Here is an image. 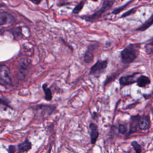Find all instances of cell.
Here are the masks:
<instances>
[{"mask_svg":"<svg viewBox=\"0 0 153 153\" xmlns=\"http://www.w3.org/2000/svg\"><path fill=\"white\" fill-rule=\"evenodd\" d=\"M140 115L136 114L135 115H131L130 118L129 122V129L127 133L126 134V139H128L131 134L137 131L138 127V120Z\"/></svg>","mask_w":153,"mask_h":153,"instance_id":"7","label":"cell"},{"mask_svg":"<svg viewBox=\"0 0 153 153\" xmlns=\"http://www.w3.org/2000/svg\"><path fill=\"white\" fill-rule=\"evenodd\" d=\"M151 126V121L149 115H140L138 120L139 130L146 131L149 129Z\"/></svg>","mask_w":153,"mask_h":153,"instance_id":"9","label":"cell"},{"mask_svg":"<svg viewBox=\"0 0 153 153\" xmlns=\"http://www.w3.org/2000/svg\"><path fill=\"white\" fill-rule=\"evenodd\" d=\"M8 152L10 153H13L16 152V146L14 145H10L8 148Z\"/></svg>","mask_w":153,"mask_h":153,"instance_id":"24","label":"cell"},{"mask_svg":"<svg viewBox=\"0 0 153 153\" xmlns=\"http://www.w3.org/2000/svg\"><path fill=\"white\" fill-rule=\"evenodd\" d=\"M35 114L41 117H45L50 115L56 109L54 105L40 104L33 106L32 108Z\"/></svg>","mask_w":153,"mask_h":153,"instance_id":"3","label":"cell"},{"mask_svg":"<svg viewBox=\"0 0 153 153\" xmlns=\"http://www.w3.org/2000/svg\"><path fill=\"white\" fill-rule=\"evenodd\" d=\"M136 8H133L130 9V10H128V11H127V12H126L125 13H124V14L121 16L120 18L126 17H127V16H130V15H131V14L134 13L135 11H136Z\"/></svg>","mask_w":153,"mask_h":153,"instance_id":"23","label":"cell"},{"mask_svg":"<svg viewBox=\"0 0 153 153\" xmlns=\"http://www.w3.org/2000/svg\"><path fill=\"white\" fill-rule=\"evenodd\" d=\"M131 146L133 148V149H134L135 152L137 153H140L142 152V147L140 146V145L135 140H133L131 142Z\"/></svg>","mask_w":153,"mask_h":153,"instance_id":"19","label":"cell"},{"mask_svg":"<svg viewBox=\"0 0 153 153\" xmlns=\"http://www.w3.org/2000/svg\"><path fill=\"white\" fill-rule=\"evenodd\" d=\"M11 78L9 68L5 65H0V82L4 85H10L11 84Z\"/></svg>","mask_w":153,"mask_h":153,"instance_id":"6","label":"cell"},{"mask_svg":"<svg viewBox=\"0 0 153 153\" xmlns=\"http://www.w3.org/2000/svg\"><path fill=\"white\" fill-rule=\"evenodd\" d=\"M121 1H123V0H121Z\"/></svg>","mask_w":153,"mask_h":153,"instance_id":"28","label":"cell"},{"mask_svg":"<svg viewBox=\"0 0 153 153\" xmlns=\"http://www.w3.org/2000/svg\"><path fill=\"white\" fill-rule=\"evenodd\" d=\"M115 0H104L103 1L101 7L98 10H97L96 11H95V13L90 16H84L82 18L85 21L89 22H93L97 20L100 17H101L104 13H105L112 7L115 2Z\"/></svg>","mask_w":153,"mask_h":153,"instance_id":"2","label":"cell"},{"mask_svg":"<svg viewBox=\"0 0 153 153\" xmlns=\"http://www.w3.org/2000/svg\"><path fill=\"white\" fill-rule=\"evenodd\" d=\"M98 44L97 43L91 44L88 45L84 55V60L86 63H90L94 59V51L97 48Z\"/></svg>","mask_w":153,"mask_h":153,"instance_id":"10","label":"cell"},{"mask_svg":"<svg viewBox=\"0 0 153 153\" xmlns=\"http://www.w3.org/2000/svg\"><path fill=\"white\" fill-rule=\"evenodd\" d=\"M145 50L146 53L148 54L153 53V37L146 42L145 45Z\"/></svg>","mask_w":153,"mask_h":153,"instance_id":"17","label":"cell"},{"mask_svg":"<svg viewBox=\"0 0 153 153\" xmlns=\"http://www.w3.org/2000/svg\"><path fill=\"white\" fill-rule=\"evenodd\" d=\"M10 102L7 99L4 98V97H0V105H2L6 107H8L9 108H12L9 104Z\"/></svg>","mask_w":153,"mask_h":153,"instance_id":"22","label":"cell"},{"mask_svg":"<svg viewBox=\"0 0 153 153\" xmlns=\"http://www.w3.org/2000/svg\"><path fill=\"white\" fill-rule=\"evenodd\" d=\"M42 89L44 90L45 94V99L47 101H50L52 99V92L49 87H47V84L46 83L42 85Z\"/></svg>","mask_w":153,"mask_h":153,"instance_id":"16","label":"cell"},{"mask_svg":"<svg viewBox=\"0 0 153 153\" xmlns=\"http://www.w3.org/2000/svg\"><path fill=\"white\" fill-rule=\"evenodd\" d=\"M91 1H94V2H97L98 0H91Z\"/></svg>","mask_w":153,"mask_h":153,"instance_id":"26","label":"cell"},{"mask_svg":"<svg viewBox=\"0 0 153 153\" xmlns=\"http://www.w3.org/2000/svg\"><path fill=\"white\" fill-rule=\"evenodd\" d=\"M13 35L14 37L16 39H20L22 36V30H21V28L20 27H16V28H13L12 29H11L10 30Z\"/></svg>","mask_w":153,"mask_h":153,"instance_id":"18","label":"cell"},{"mask_svg":"<svg viewBox=\"0 0 153 153\" xmlns=\"http://www.w3.org/2000/svg\"><path fill=\"white\" fill-rule=\"evenodd\" d=\"M153 25V14L150 16V17L147 19L143 24H142L139 27L136 29V30L143 32L148 29Z\"/></svg>","mask_w":153,"mask_h":153,"instance_id":"15","label":"cell"},{"mask_svg":"<svg viewBox=\"0 0 153 153\" xmlns=\"http://www.w3.org/2000/svg\"><path fill=\"white\" fill-rule=\"evenodd\" d=\"M18 151L20 152H26L29 151L32 148L31 142L27 139H26L25 141L22 143H20L18 145Z\"/></svg>","mask_w":153,"mask_h":153,"instance_id":"14","label":"cell"},{"mask_svg":"<svg viewBox=\"0 0 153 153\" xmlns=\"http://www.w3.org/2000/svg\"><path fill=\"white\" fill-rule=\"evenodd\" d=\"M89 129H90V142L92 145H94L99 135L98 126L96 124L93 123H91L89 124Z\"/></svg>","mask_w":153,"mask_h":153,"instance_id":"11","label":"cell"},{"mask_svg":"<svg viewBox=\"0 0 153 153\" xmlns=\"http://www.w3.org/2000/svg\"><path fill=\"white\" fill-rule=\"evenodd\" d=\"M30 62L27 60V59L22 58L20 59V61L19 63V72H18V78L20 80H23L27 74L28 71V68L29 66Z\"/></svg>","mask_w":153,"mask_h":153,"instance_id":"8","label":"cell"},{"mask_svg":"<svg viewBox=\"0 0 153 153\" xmlns=\"http://www.w3.org/2000/svg\"><path fill=\"white\" fill-rule=\"evenodd\" d=\"M29 1H31L32 3H33L34 4H36V5H38L41 1V0H29Z\"/></svg>","mask_w":153,"mask_h":153,"instance_id":"25","label":"cell"},{"mask_svg":"<svg viewBox=\"0 0 153 153\" xmlns=\"http://www.w3.org/2000/svg\"><path fill=\"white\" fill-rule=\"evenodd\" d=\"M142 43H131L126 46L120 51L121 62L124 64L133 63L139 55Z\"/></svg>","mask_w":153,"mask_h":153,"instance_id":"1","label":"cell"},{"mask_svg":"<svg viewBox=\"0 0 153 153\" xmlns=\"http://www.w3.org/2000/svg\"><path fill=\"white\" fill-rule=\"evenodd\" d=\"M14 20V17L11 14L5 11L0 12V26L12 24Z\"/></svg>","mask_w":153,"mask_h":153,"instance_id":"12","label":"cell"},{"mask_svg":"<svg viewBox=\"0 0 153 153\" xmlns=\"http://www.w3.org/2000/svg\"><path fill=\"white\" fill-rule=\"evenodd\" d=\"M84 1H81L78 4H77L75 8L73 9L72 10V13L73 14H78L81 11V10L82 9L83 7H84Z\"/></svg>","mask_w":153,"mask_h":153,"instance_id":"21","label":"cell"},{"mask_svg":"<svg viewBox=\"0 0 153 153\" xmlns=\"http://www.w3.org/2000/svg\"><path fill=\"white\" fill-rule=\"evenodd\" d=\"M117 130L119 133L121 134H124L127 133V126L124 124H119L117 127Z\"/></svg>","mask_w":153,"mask_h":153,"instance_id":"20","label":"cell"},{"mask_svg":"<svg viewBox=\"0 0 153 153\" xmlns=\"http://www.w3.org/2000/svg\"><path fill=\"white\" fill-rule=\"evenodd\" d=\"M1 6H2V5H1V4H0V7H1Z\"/></svg>","mask_w":153,"mask_h":153,"instance_id":"27","label":"cell"},{"mask_svg":"<svg viewBox=\"0 0 153 153\" xmlns=\"http://www.w3.org/2000/svg\"><path fill=\"white\" fill-rule=\"evenodd\" d=\"M136 83L137 87L140 88H145L151 84V79L148 76L141 75L137 77Z\"/></svg>","mask_w":153,"mask_h":153,"instance_id":"13","label":"cell"},{"mask_svg":"<svg viewBox=\"0 0 153 153\" xmlns=\"http://www.w3.org/2000/svg\"><path fill=\"white\" fill-rule=\"evenodd\" d=\"M108 64V60H97L90 68L89 74L90 75H93V76H97L102 74V73L104 72V71L107 68Z\"/></svg>","mask_w":153,"mask_h":153,"instance_id":"4","label":"cell"},{"mask_svg":"<svg viewBox=\"0 0 153 153\" xmlns=\"http://www.w3.org/2000/svg\"><path fill=\"white\" fill-rule=\"evenodd\" d=\"M140 73L139 72H136L133 73L131 74L126 75L124 76H122L119 78V84L121 88L123 87L131 85L134 83L136 82L137 80V75H139Z\"/></svg>","mask_w":153,"mask_h":153,"instance_id":"5","label":"cell"}]
</instances>
